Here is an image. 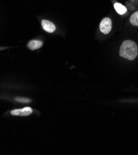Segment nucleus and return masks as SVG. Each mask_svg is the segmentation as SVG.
I'll return each mask as SVG.
<instances>
[{"instance_id":"nucleus-1","label":"nucleus","mask_w":138,"mask_h":155,"mask_svg":"<svg viewBox=\"0 0 138 155\" xmlns=\"http://www.w3.org/2000/svg\"><path fill=\"white\" fill-rule=\"evenodd\" d=\"M119 54L121 57L128 60H134L138 54L137 45L133 40L124 41L120 46Z\"/></svg>"},{"instance_id":"nucleus-2","label":"nucleus","mask_w":138,"mask_h":155,"mask_svg":"<svg viewBox=\"0 0 138 155\" xmlns=\"http://www.w3.org/2000/svg\"><path fill=\"white\" fill-rule=\"evenodd\" d=\"M112 28V20L109 18H103L100 24V30L101 32L106 35L110 33Z\"/></svg>"},{"instance_id":"nucleus-3","label":"nucleus","mask_w":138,"mask_h":155,"mask_svg":"<svg viewBox=\"0 0 138 155\" xmlns=\"http://www.w3.org/2000/svg\"><path fill=\"white\" fill-rule=\"evenodd\" d=\"M32 113V110L29 107H25L22 109L14 110L11 111V114L12 116H27Z\"/></svg>"},{"instance_id":"nucleus-4","label":"nucleus","mask_w":138,"mask_h":155,"mask_svg":"<svg viewBox=\"0 0 138 155\" xmlns=\"http://www.w3.org/2000/svg\"><path fill=\"white\" fill-rule=\"evenodd\" d=\"M42 26L43 29L49 33H53L56 30V26L55 25V24L48 20H45V19L42 20Z\"/></svg>"},{"instance_id":"nucleus-5","label":"nucleus","mask_w":138,"mask_h":155,"mask_svg":"<svg viewBox=\"0 0 138 155\" xmlns=\"http://www.w3.org/2000/svg\"><path fill=\"white\" fill-rule=\"evenodd\" d=\"M43 45V42L40 40H32L27 44V47L30 50H35L41 48Z\"/></svg>"},{"instance_id":"nucleus-6","label":"nucleus","mask_w":138,"mask_h":155,"mask_svg":"<svg viewBox=\"0 0 138 155\" xmlns=\"http://www.w3.org/2000/svg\"><path fill=\"white\" fill-rule=\"evenodd\" d=\"M114 8L116 12L119 15H123L127 12L126 8L119 3H116L114 4Z\"/></svg>"},{"instance_id":"nucleus-7","label":"nucleus","mask_w":138,"mask_h":155,"mask_svg":"<svg viewBox=\"0 0 138 155\" xmlns=\"http://www.w3.org/2000/svg\"><path fill=\"white\" fill-rule=\"evenodd\" d=\"M130 21L133 25L138 26V11H136L131 15Z\"/></svg>"},{"instance_id":"nucleus-8","label":"nucleus","mask_w":138,"mask_h":155,"mask_svg":"<svg viewBox=\"0 0 138 155\" xmlns=\"http://www.w3.org/2000/svg\"><path fill=\"white\" fill-rule=\"evenodd\" d=\"M16 100L17 101L21 102V103H30L31 101L30 99L28 98H16Z\"/></svg>"}]
</instances>
